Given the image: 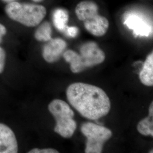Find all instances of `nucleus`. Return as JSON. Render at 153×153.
<instances>
[{"instance_id": "nucleus-20", "label": "nucleus", "mask_w": 153, "mask_h": 153, "mask_svg": "<svg viewBox=\"0 0 153 153\" xmlns=\"http://www.w3.org/2000/svg\"><path fill=\"white\" fill-rule=\"evenodd\" d=\"M34 2H42L43 1V0H33Z\"/></svg>"}, {"instance_id": "nucleus-2", "label": "nucleus", "mask_w": 153, "mask_h": 153, "mask_svg": "<svg viewBox=\"0 0 153 153\" xmlns=\"http://www.w3.org/2000/svg\"><path fill=\"white\" fill-rule=\"evenodd\" d=\"M78 54L72 50H68L63 53L66 62L70 63L71 70L73 73H79L88 68L102 63L105 58L104 52L98 44L89 42L82 44Z\"/></svg>"}, {"instance_id": "nucleus-13", "label": "nucleus", "mask_w": 153, "mask_h": 153, "mask_svg": "<svg viewBox=\"0 0 153 153\" xmlns=\"http://www.w3.org/2000/svg\"><path fill=\"white\" fill-rule=\"evenodd\" d=\"M69 20V15L65 10L62 9H57L55 10L53 14V21L56 28L59 31L64 33L67 23Z\"/></svg>"}, {"instance_id": "nucleus-10", "label": "nucleus", "mask_w": 153, "mask_h": 153, "mask_svg": "<svg viewBox=\"0 0 153 153\" xmlns=\"http://www.w3.org/2000/svg\"><path fill=\"white\" fill-rule=\"evenodd\" d=\"M75 13L79 21H84L98 14V7L91 1H83L76 5Z\"/></svg>"}, {"instance_id": "nucleus-4", "label": "nucleus", "mask_w": 153, "mask_h": 153, "mask_svg": "<svg viewBox=\"0 0 153 153\" xmlns=\"http://www.w3.org/2000/svg\"><path fill=\"white\" fill-rule=\"evenodd\" d=\"M50 113L56 122L54 131L61 137H72L76 128V123L73 119L74 112L69 104L60 99L52 100L48 105Z\"/></svg>"}, {"instance_id": "nucleus-16", "label": "nucleus", "mask_w": 153, "mask_h": 153, "mask_svg": "<svg viewBox=\"0 0 153 153\" xmlns=\"http://www.w3.org/2000/svg\"><path fill=\"white\" fill-rule=\"evenodd\" d=\"M28 153H59V152L54 149L46 148L40 149L38 148H35L29 151Z\"/></svg>"}, {"instance_id": "nucleus-8", "label": "nucleus", "mask_w": 153, "mask_h": 153, "mask_svg": "<svg viewBox=\"0 0 153 153\" xmlns=\"http://www.w3.org/2000/svg\"><path fill=\"white\" fill-rule=\"evenodd\" d=\"M18 146L16 136L11 128L0 123V153H16Z\"/></svg>"}, {"instance_id": "nucleus-1", "label": "nucleus", "mask_w": 153, "mask_h": 153, "mask_svg": "<svg viewBox=\"0 0 153 153\" xmlns=\"http://www.w3.org/2000/svg\"><path fill=\"white\" fill-rule=\"evenodd\" d=\"M67 99L72 107L83 117L97 120L109 113L111 102L101 88L85 83H72L66 90Z\"/></svg>"}, {"instance_id": "nucleus-17", "label": "nucleus", "mask_w": 153, "mask_h": 153, "mask_svg": "<svg viewBox=\"0 0 153 153\" xmlns=\"http://www.w3.org/2000/svg\"><path fill=\"white\" fill-rule=\"evenodd\" d=\"M5 51L0 47V74L4 71L5 65Z\"/></svg>"}, {"instance_id": "nucleus-11", "label": "nucleus", "mask_w": 153, "mask_h": 153, "mask_svg": "<svg viewBox=\"0 0 153 153\" xmlns=\"http://www.w3.org/2000/svg\"><path fill=\"white\" fill-rule=\"evenodd\" d=\"M140 79L142 84L147 86L153 85V53L148 56L140 73Z\"/></svg>"}, {"instance_id": "nucleus-7", "label": "nucleus", "mask_w": 153, "mask_h": 153, "mask_svg": "<svg viewBox=\"0 0 153 153\" xmlns=\"http://www.w3.org/2000/svg\"><path fill=\"white\" fill-rule=\"evenodd\" d=\"M66 43L60 38L51 39L43 49V57L48 63H53L59 60L66 48Z\"/></svg>"}, {"instance_id": "nucleus-14", "label": "nucleus", "mask_w": 153, "mask_h": 153, "mask_svg": "<svg viewBox=\"0 0 153 153\" xmlns=\"http://www.w3.org/2000/svg\"><path fill=\"white\" fill-rule=\"evenodd\" d=\"M35 38L39 42H47L52 39V27L48 22H44L41 24L36 30Z\"/></svg>"}, {"instance_id": "nucleus-9", "label": "nucleus", "mask_w": 153, "mask_h": 153, "mask_svg": "<svg viewBox=\"0 0 153 153\" xmlns=\"http://www.w3.org/2000/svg\"><path fill=\"white\" fill-rule=\"evenodd\" d=\"M84 26L90 33L95 36H102L107 33L109 27V22L104 16L95 15L83 21Z\"/></svg>"}, {"instance_id": "nucleus-3", "label": "nucleus", "mask_w": 153, "mask_h": 153, "mask_svg": "<svg viewBox=\"0 0 153 153\" xmlns=\"http://www.w3.org/2000/svg\"><path fill=\"white\" fill-rule=\"evenodd\" d=\"M6 13L11 19L27 27H35L43 21L47 11L43 6L12 2L6 6Z\"/></svg>"}, {"instance_id": "nucleus-6", "label": "nucleus", "mask_w": 153, "mask_h": 153, "mask_svg": "<svg viewBox=\"0 0 153 153\" xmlns=\"http://www.w3.org/2000/svg\"><path fill=\"white\" fill-rule=\"evenodd\" d=\"M124 24L133 32L136 36L148 37L153 33L152 23L140 13H126Z\"/></svg>"}, {"instance_id": "nucleus-15", "label": "nucleus", "mask_w": 153, "mask_h": 153, "mask_svg": "<svg viewBox=\"0 0 153 153\" xmlns=\"http://www.w3.org/2000/svg\"><path fill=\"white\" fill-rule=\"evenodd\" d=\"M64 33L66 36L71 38H75L78 35V28L76 27L71 26L66 28Z\"/></svg>"}, {"instance_id": "nucleus-12", "label": "nucleus", "mask_w": 153, "mask_h": 153, "mask_svg": "<svg viewBox=\"0 0 153 153\" xmlns=\"http://www.w3.org/2000/svg\"><path fill=\"white\" fill-rule=\"evenodd\" d=\"M153 103L149 108V116L140 121L137 125L138 132L143 136H153Z\"/></svg>"}, {"instance_id": "nucleus-5", "label": "nucleus", "mask_w": 153, "mask_h": 153, "mask_svg": "<svg viewBox=\"0 0 153 153\" xmlns=\"http://www.w3.org/2000/svg\"><path fill=\"white\" fill-rule=\"evenodd\" d=\"M81 131L87 139L86 153H102L105 142L112 135L111 131L107 128L90 122L83 123Z\"/></svg>"}, {"instance_id": "nucleus-19", "label": "nucleus", "mask_w": 153, "mask_h": 153, "mask_svg": "<svg viewBox=\"0 0 153 153\" xmlns=\"http://www.w3.org/2000/svg\"><path fill=\"white\" fill-rule=\"evenodd\" d=\"M4 2H6V3H10V2H14V1H16V0H2Z\"/></svg>"}, {"instance_id": "nucleus-18", "label": "nucleus", "mask_w": 153, "mask_h": 153, "mask_svg": "<svg viewBox=\"0 0 153 153\" xmlns=\"http://www.w3.org/2000/svg\"><path fill=\"white\" fill-rule=\"evenodd\" d=\"M7 33V30L5 27L0 23V43L2 42V39L3 37Z\"/></svg>"}]
</instances>
